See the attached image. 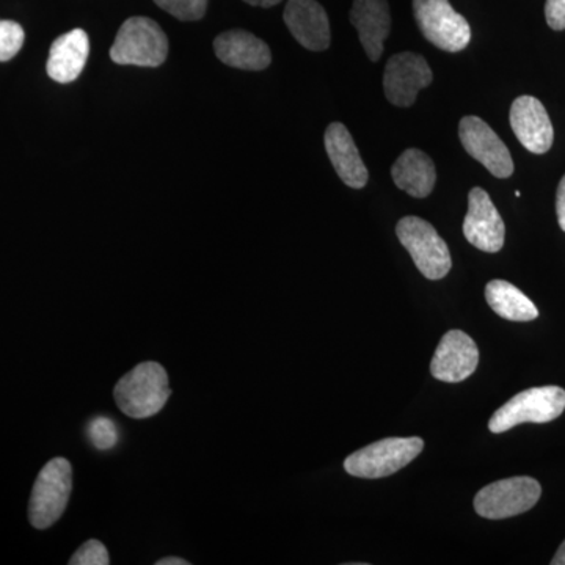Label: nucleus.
Masks as SVG:
<instances>
[{
  "mask_svg": "<svg viewBox=\"0 0 565 565\" xmlns=\"http://www.w3.org/2000/svg\"><path fill=\"white\" fill-rule=\"evenodd\" d=\"M172 390L162 364L140 363L122 375L114 390L115 403L122 414L136 419L151 418L166 407Z\"/></svg>",
  "mask_w": 565,
  "mask_h": 565,
  "instance_id": "nucleus-1",
  "label": "nucleus"
},
{
  "mask_svg": "<svg viewBox=\"0 0 565 565\" xmlns=\"http://www.w3.org/2000/svg\"><path fill=\"white\" fill-rule=\"evenodd\" d=\"M169 55V39L150 18H129L117 33L110 50L111 62L158 68Z\"/></svg>",
  "mask_w": 565,
  "mask_h": 565,
  "instance_id": "nucleus-2",
  "label": "nucleus"
},
{
  "mask_svg": "<svg viewBox=\"0 0 565 565\" xmlns=\"http://www.w3.org/2000/svg\"><path fill=\"white\" fill-rule=\"evenodd\" d=\"M565 411V390L561 386H537L515 394L494 412L489 422L492 434H503L519 424H544L559 418Z\"/></svg>",
  "mask_w": 565,
  "mask_h": 565,
  "instance_id": "nucleus-3",
  "label": "nucleus"
},
{
  "mask_svg": "<svg viewBox=\"0 0 565 565\" xmlns=\"http://www.w3.org/2000/svg\"><path fill=\"white\" fill-rule=\"evenodd\" d=\"M73 492V467L63 457L44 465L33 484L29 520L36 530H47L58 522Z\"/></svg>",
  "mask_w": 565,
  "mask_h": 565,
  "instance_id": "nucleus-4",
  "label": "nucleus"
},
{
  "mask_svg": "<svg viewBox=\"0 0 565 565\" xmlns=\"http://www.w3.org/2000/svg\"><path fill=\"white\" fill-rule=\"evenodd\" d=\"M423 448L424 440L419 437L385 438L349 456L344 460V470L355 478H386L414 462Z\"/></svg>",
  "mask_w": 565,
  "mask_h": 565,
  "instance_id": "nucleus-5",
  "label": "nucleus"
},
{
  "mask_svg": "<svg viewBox=\"0 0 565 565\" xmlns=\"http://www.w3.org/2000/svg\"><path fill=\"white\" fill-rule=\"evenodd\" d=\"M396 234L427 280H441L451 270L448 245L429 222L408 215L397 223Z\"/></svg>",
  "mask_w": 565,
  "mask_h": 565,
  "instance_id": "nucleus-6",
  "label": "nucleus"
},
{
  "mask_svg": "<svg viewBox=\"0 0 565 565\" xmlns=\"http://www.w3.org/2000/svg\"><path fill=\"white\" fill-rule=\"evenodd\" d=\"M414 13L424 39L438 50L455 54L470 44V24L449 0H414Z\"/></svg>",
  "mask_w": 565,
  "mask_h": 565,
  "instance_id": "nucleus-7",
  "label": "nucleus"
},
{
  "mask_svg": "<svg viewBox=\"0 0 565 565\" xmlns=\"http://www.w3.org/2000/svg\"><path fill=\"white\" fill-rule=\"evenodd\" d=\"M541 494L542 487L535 479L516 476L479 490L475 498V511L489 520L511 519L533 509Z\"/></svg>",
  "mask_w": 565,
  "mask_h": 565,
  "instance_id": "nucleus-8",
  "label": "nucleus"
},
{
  "mask_svg": "<svg viewBox=\"0 0 565 565\" xmlns=\"http://www.w3.org/2000/svg\"><path fill=\"white\" fill-rule=\"evenodd\" d=\"M459 137L465 151L481 162L493 177L504 180L514 173V161L504 141L484 120L468 115L460 120Z\"/></svg>",
  "mask_w": 565,
  "mask_h": 565,
  "instance_id": "nucleus-9",
  "label": "nucleus"
},
{
  "mask_svg": "<svg viewBox=\"0 0 565 565\" xmlns=\"http://www.w3.org/2000/svg\"><path fill=\"white\" fill-rule=\"evenodd\" d=\"M434 74L426 58L415 52L393 55L385 66L384 92L396 107L414 106L418 93L433 84Z\"/></svg>",
  "mask_w": 565,
  "mask_h": 565,
  "instance_id": "nucleus-10",
  "label": "nucleus"
},
{
  "mask_svg": "<svg viewBox=\"0 0 565 565\" xmlns=\"http://www.w3.org/2000/svg\"><path fill=\"white\" fill-rule=\"evenodd\" d=\"M463 234L468 243L479 250L497 253L503 248L505 236L503 217L484 189L475 188L468 193Z\"/></svg>",
  "mask_w": 565,
  "mask_h": 565,
  "instance_id": "nucleus-11",
  "label": "nucleus"
},
{
  "mask_svg": "<svg viewBox=\"0 0 565 565\" xmlns=\"http://www.w3.org/2000/svg\"><path fill=\"white\" fill-rule=\"evenodd\" d=\"M479 351L473 338L460 330H451L441 338L430 363V373L437 381L459 384L475 373Z\"/></svg>",
  "mask_w": 565,
  "mask_h": 565,
  "instance_id": "nucleus-12",
  "label": "nucleus"
},
{
  "mask_svg": "<svg viewBox=\"0 0 565 565\" xmlns=\"http://www.w3.org/2000/svg\"><path fill=\"white\" fill-rule=\"evenodd\" d=\"M511 126L516 139L533 154H545L555 140V129L544 104L534 96H520L511 107Z\"/></svg>",
  "mask_w": 565,
  "mask_h": 565,
  "instance_id": "nucleus-13",
  "label": "nucleus"
},
{
  "mask_svg": "<svg viewBox=\"0 0 565 565\" xmlns=\"http://www.w3.org/2000/svg\"><path fill=\"white\" fill-rule=\"evenodd\" d=\"M285 24L294 39L310 51L329 50L330 22L326 10L316 0H289L285 9Z\"/></svg>",
  "mask_w": 565,
  "mask_h": 565,
  "instance_id": "nucleus-14",
  "label": "nucleus"
},
{
  "mask_svg": "<svg viewBox=\"0 0 565 565\" xmlns=\"http://www.w3.org/2000/svg\"><path fill=\"white\" fill-rule=\"evenodd\" d=\"M351 22L370 61H381L384 43L392 31V14L386 0H353Z\"/></svg>",
  "mask_w": 565,
  "mask_h": 565,
  "instance_id": "nucleus-15",
  "label": "nucleus"
},
{
  "mask_svg": "<svg viewBox=\"0 0 565 565\" xmlns=\"http://www.w3.org/2000/svg\"><path fill=\"white\" fill-rule=\"evenodd\" d=\"M323 141H326L327 154L340 180L349 188L363 189L370 180V173L348 128L341 122H332L327 128Z\"/></svg>",
  "mask_w": 565,
  "mask_h": 565,
  "instance_id": "nucleus-16",
  "label": "nucleus"
},
{
  "mask_svg": "<svg viewBox=\"0 0 565 565\" xmlns=\"http://www.w3.org/2000/svg\"><path fill=\"white\" fill-rule=\"evenodd\" d=\"M218 61L232 68L263 71L273 62V52L258 36L245 31L222 33L214 41Z\"/></svg>",
  "mask_w": 565,
  "mask_h": 565,
  "instance_id": "nucleus-17",
  "label": "nucleus"
},
{
  "mask_svg": "<svg viewBox=\"0 0 565 565\" xmlns=\"http://www.w3.org/2000/svg\"><path fill=\"white\" fill-rule=\"evenodd\" d=\"M90 40L82 29H74L54 41L47 58V74L51 79L70 84L81 76L88 61Z\"/></svg>",
  "mask_w": 565,
  "mask_h": 565,
  "instance_id": "nucleus-18",
  "label": "nucleus"
},
{
  "mask_svg": "<svg viewBox=\"0 0 565 565\" xmlns=\"http://www.w3.org/2000/svg\"><path fill=\"white\" fill-rule=\"evenodd\" d=\"M392 177L394 184L401 191L407 192L415 199H426L433 193L437 172L433 159L422 150L411 148L393 163Z\"/></svg>",
  "mask_w": 565,
  "mask_h": 565,
  "instance_id": "nucleus-19",
  "label": "nucleus"
},
{
  "mask_svg": "<svg viewBox=\"0 0 565 565\" xmlns=\"http://www.w3.org/2000/svg\"><path fill=\"white\" fill-rule=\"evenodd\" d=\"M486 300L490 308L508 321L527 322L534 321L539 310L531 302L530 297L520 291L512 282L492 280L486 286Z\"/></svg>",
  "mask_w": 565,
  "mask_h": 565,
  "instance_id": "nucleus-20",
  "label": "nucleus"
},
{
  "mask_svg": "<svg viewBox=\"0 0 565 565\" xmlns=\"http://www.w3.org/2000/svg\"><path fill=\"white\" fill-rule=\"evenodd\" d=\"M154 2L180 21L202 20L207 9V0H154Z\"/></svg>",
  "mask_w": 565,
  "mask_h": 565,
  "instance_id": "nucleus-21",
  "label": "nucleus"
},
{
  "mask_svg": "<svg viewBox=\"0 0 565 565\" xmlns=\"http://www.w3.org/2000/svg\"><path fill=\"white\" fill-rule=\"evenodd\" d=\"M25 33L21 24L0 20V62H9L24 44Z\"/></svg>",
  "mask_w": 565,
  "mask_h": 565,
  "instance_id": "nucleus-22",
  "label": "nucleus"
},
{
  "mask_svg": "<svg viewBox=\"0 0 565 565\" xmlns=\"http://www.w3.org/2000/svg\"><path fill=\"white\" fill-rule=\"evenodd\" d=\"M88 437L96 449H110L117 445L118 430L115 423L106 416L93 419L88 426Z\"/></svg>",
  "mask_w": 565,
  "mask_h": 565,
  "instance_id": "nucleus-23",
  "label": "nucleus"
},
{
  "mask_svg": "<svg viewBox=\"0 0 565 565\" xmlns=\"http://www.w3.org/2000/svg\"><path fill=\"white\" fill-rule=\"evenodd\" d=\"M110 564L109 553L103 542H85L70 559V565H107Z\"/></svg>",
  "mask_w": 565,
  "mask_h": 565,
  "instance_id": "nucleus-24",
  "label": "nucleus"
},
{
  "mask_svg": "<svg viewBox=\"0 0 565 565\" xmlns=\"http://www.w3.org/2000/svg\"><path fill=\"white\" fill-rule=\"evenodd\" d=\"M545 18L553 31H564L565 0H546Z\"/></svg>",
  "mask_w": 565,
  "mask_h": 565,
  "instance_id": "nucleus-25",
  "label": "nucleus"
},
{
  "mask_svg": "<svg viewBox=\"0 0 565 565\" xmlns=\"http://www.w3.org/2000/svg\"><path fill=\"white\" fill-rule=\"evenodd\" d=\"M556 214L557 222H559L561 230L565 233V174L559 182L556 193Z\"/></svg>",
  "mask_w": 565,
  "mask_h": 565,
  "instance_id": "nucleus-26",
  "label": "nucleus"
},
{
  "mask_svg": "<svg viewBox=\"0 0 565 565\" xmlns=\"http://www.w3.org/2000/svg\"><path fill=\"white\" fill-rule=\"evenodd\" d=\"M244 2L252 7H263V9H270V7L278 6L281 0H244Z\"/></svg>",
  "mask_w": 565,
  "mask_h": 565,
  "instance_id": "nucleus-27",
  "label": "nucleus"
},
{
  "mask_svg": "<svg viewBox=\"0 0 565 565\" xmlns=\"http://www.w3.org/2000/svg\"><path fill=\"white\" fill-rule=\"evenodd\" d=\"M156 565H191L189 561L182 559V557H162V559H159Z\"/></svg>",
  "mask_w": 565,
  "mask_h": 565,
  "instance_id": "nucleus-28",
  "label": "nucleus"
},
{
  "mask_svg": "<svg viewBox=\"0 0 565 565\" xmlns=\"http://www.w3.org/2000/svg\"><path fill=\"white\" fill-rule=\"evenodd\" d=\"M552 564L565 565V541L563 542V545L559 546V550H557L555 557L552 559Z\"/></svg>",
  "mask_w": 565,
  "mask_h": 565,
  "instance_id": "nucleus-29",
  "label": "nucleus"
}]
</instances>
